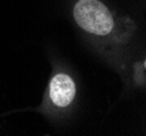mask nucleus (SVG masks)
Wrapping results in <instances>:
<instances>
[{"mask_svg":"<svg viewBox=\"0 0 146 136\" xmlns=\"http://www.w3.org/2000/svg\"><path fill=\"white\" fill-rule=\"evenodd\" d=\"M76 94V86L70 75L56 74L49 84V96L51 102L59 108H66L72 104Z\"/></svg>","mask_w":146,"mask_h":136,"instance_id":"2","label":"nucleus"},{"mask_svg":"<svg viewBox=\"0 0 146 136\" xmlns=\"http://www.w3.org/2000/svg\"><path fill=\"white\" fill-rule=\"evenodd\" d=\"M73 17L82 30L93 36L108 37L116 31V21L108 7L99 0H79Z\"/></svg>","mask_w":146,"mask_h":136,"instance_id":"1","label":"nucleus"}]
</instances>
